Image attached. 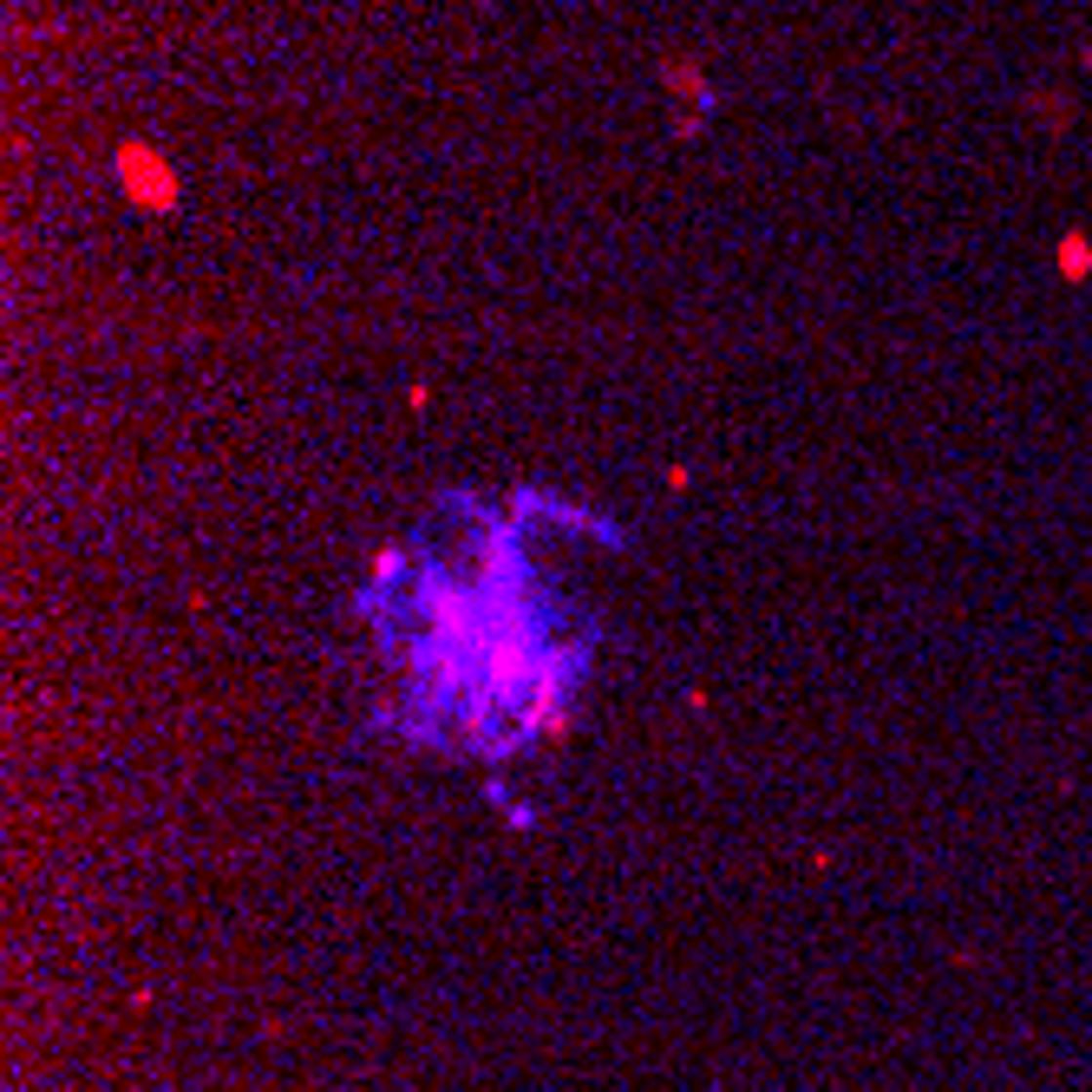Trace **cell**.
<instances>
[{
  "label": "cell",
  "mask_w": 1092,
  "mask_h": 1092,
  "mask_svg": "<svg viewBox=\"0 0 1092 1092\" xmlns=\"http://www.w3.org/2000/svg\"><path fill=\"white\" fill-rule=\"evenodd\" d=\"M118 177H125V197H132L138 210H177V177L151 144H138V138L118 144Z\"/></svg>",
  "instance_id": "1"
},
{
  "label": "cell",
  "mask_w": 1092,
  "mask_h": 1092,
  "mask_svg": "<svg viewBox=\"0 0 1092 1092\" xmlns=\"http://www.w3.org/2000/svg\"><path fill=\"white\" fill-rule=\"evenodd\" d=\"M1060 268H1067L1072 282H1079V275H1092V242H1086V236H1067V242H1060Z\"/></svg>",
  "instance_id": "2"
}]
</instances>
